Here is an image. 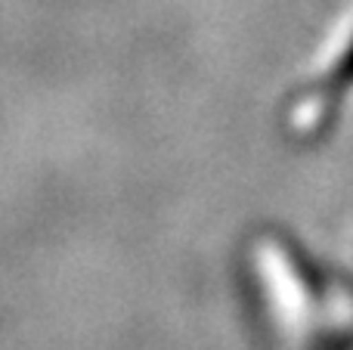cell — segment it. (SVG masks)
Segmentation results:
<instances>
[{"instance_id":"6da1fadb","label":"cell","mask_w":353,"mask_h":350,"mask_svg":"<svg viewBox=\"0 0 353 350\" xmlns=\"http://www.w3.org/2000/svg\"><path fill=\"white\" fill-rule=\"evenodd\" d=\"M248 267L263 320L292 350H353V279L319 260L279 227L248 242Z\"/></svg>"},{"instance_id":"7a4b0ae2","label":"cell","mask_w":353,"mask_h":350,"mask_svg":"<svg viewBox=\"0 0 353 350\" xmlns=\"http://www.w3.org/2000/svg\"><path fill=\"white\" fill-rule=\"evenodd\" d=\"M353 96V34L335 53L325 72L310 78L285 99L282 127L298 146H319L341 124L344 105Z\"/></svg>"}]
</instances>
